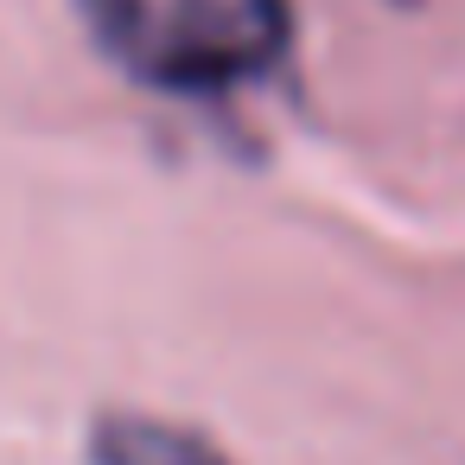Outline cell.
I'll use <instances>...</instances> for the list:
<instances>
[{"instance_id": "6da1fadb", "label": "cell", "mask_w": 465, "mask_h": 465, "mask_svg": "<svg viewBox=\"0 0 465 465\" xmlns=\"http://www.w3.org/2000/svg\"><path fill=\"white\" fill-rule=\"evenodd\" d=\"M90 45L141 90L236 109L293 64V0H77Z\"/></svg>"}, {"instance_id": "7a4b0ae2", "label": "cell", "mask_w": 465, "mask_h": 465, "mask_svg": "<svg viewBox=\"0 0 465 465\" xmlns=\"http://www.w3.org/2000/svg\"><path fill=\"white\" fill-rule=\"evenodd\" d=\"M90 465H236V459L185 420L109 408L90 420Z\"/></svg>"}]
</instances>
